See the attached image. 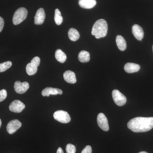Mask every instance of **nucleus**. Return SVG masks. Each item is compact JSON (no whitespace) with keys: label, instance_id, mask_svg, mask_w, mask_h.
<instances>
[{"label":"nucleus","instance_id":"17","mask_svg":"<svg viewBox=\"0 0 153 153\" xmlns=\"http://www.w3.org/2000/svg\"><path fill=\"white\" fill-rule=\"evenodd\" d=\"M78 60L82 63H87L90 60V54L89 52L84 50L79 52L78 56Z\"/></svg>","mask_w":153,"mask_h":153},{"label":"nucleus","instance_id":"10","mask_svg":"<svg viewBox=\"0 0 153 153\" xmlns=\"http://www.w3.org/2000/svg\"><path fill=\"white\" fill-rule=\"evenodd\" d=\"M45 17L46 14L44 9L42 8L38 9L34 17L35 24L36 25H42L45 21Z\"/></svg>","mask_w":153,"mask_h":153},{"label":"nucleus","instance_id":"1","mask_svg":"<svg viewBox=\"0 0 153 153\" xmlns=\"http://www.w3.org/2000/svg\"><path fill=\"white\" fill-rule=\"evenodd\" d=\"M127 126L134 132L149 131L153 128V117L134 118L128 122Z\"/></svg>","mask_w":153,"mask_h":153},{"label":"nucleus","instance_id":"22","mask_svg":"<svg viewBox=\"0 0 153 153\" xmlns=\"http://www.w3.org/2000/svg\"><path fill=\"white\" fill-rule=\"evenodd\" d=\"M12 66V63L10 61H7L0 63V72H3L10 68Z\"/></svg>","mask_w":153,"mask_h":153},{"label":"nucleus","instance_id":"14","mask_svg":"<svg viewBox=\"0 0 153 153\" xmlns=\"http://www.w3.org/2000/svg\"><path fill=\"white\" fill-rule=\"evenodd\" d=\"M97 2L96 0H79V4L83 9H90L95 7Z\"/></svg>","mask_w":153,"mask_h":153},{"label":"nucleus","instance_id":"11","mask_svg":"<svg viewBox=\"0 0 153 153\" xmlns=\"http://www.w3.org/2000/svg\"><path fill=\"white\" fill-rule=\"evenodd\" d=\"M132 33L133 35L138 41H141L144 37L143 30V28L137 25H134L132 27Z\"/></svg>","mask_w":153,"mask_h":153},{"label":"nucleus","instance_id":"23","mask_svg":"<svg viewBox=\"0 0 153 153\" xmlns=\"http://www.w3.org/2000/svg\"><path fill=\"white\" fill-rule=\"evenodd\" d=\"M66 153H75L76 147L72 144H68L66 148Z\"/></svg>","mask_w":153,"mask_h":153},{"label":"nucleus","instance_id":"31","mask_svg":"<svg viewBox=\"0 0 153 153\" xmlns=\"http://www.w3.org/2000/svg\"><path fill=\"white\" fill-rule=\"evenodd\" d=\"M138 153H148L146 152H140Z\"/></svg>","mask_w":153,"mask_h":153},{"label":"nucleus","instance_id":"32","mask_svg":"<svg viewBox=\"0 0 153 153\" xmlns=\"http://www.w3.org/2000/svg\"></svg>","mask_w":153,"mask_h":153},{"label":"nucleus","instance_id":"3","mask_svg":"<svg viewBox=\"0 0 153 153\" xmlns=\"http://www.w3.org/2000/svg\"><path fill=\"white\" fill-rule=\"evenodd\" d=\"M28 12L24 7L18 9L15 12L13 17V22L14 25H18L25 21L27 16Z\"/></svg>","mask_w":153,"mask_h":153},{"label":"nucleus","instance_id":"9","mask_svg":"<svg viewBox=\"0 0 153 153\" xmlns=\"http://www.w3.org/2000/svg\"><path fill=\"white\" fill-rule=\"evenodd\" d=\"M22 123L18 120H13L10 121L7 126V130L9 134H12L21 127Z\"/></svg>","mask_w":153,"mask_h":153},{"label":"nucleus","instance_id":"8","mask_svg":"<svg viewBox=\"0 0 153 153\" xmlns=\"http://www.w3.org/2000/svg\"><path fill=\"white\" fill-rule=\"evenodd\" d=\"M30 87L29 83L27 82H21L16 81L14 84V89L17 93L22 94L25 93Z\"/></svg>","mask_w":153,"mask_h":153},{"label":"nucleus","instance_id":"7","mask_svg":"<svg viewBox=\"0 0 153 153\" xmlns=\"http://www.w3.org/2000/svg\"><path fill=\"white\" fill-rule=\"evenodd\" d=\"M25 108V104L19 100H14L9 105V109L13 112H22Z\"/></svg>","mask_w":153,"mask_h":153},{"label":"nucleus","instance_id":"27","mask_svg":"<svg viewBox=\"0 0 153 153\" xmlns=\"http://www.w3.org/2000/svg\"><path fill=\"white\" fill-rule=\"evenodd\" d=\"M4 25V21L2 17H0V33L2 31Z\"/></svg>","mask_w":153,"mask_h":153},{"label":"nucleus","instance_id":"4","mask_svg":"<svg viewBox=\"0 0 153 153\" xmlns=\"http://www.w3.org/2000/svg\"><path fill=\"white\" fill-rule=\"evenodd\" d=\"M53 117L55 120L62 123H68L71 121V117L68 113L63 110H58L54 112Z\"/></svg>","mask_w":153,"mask_h":153},{"label":"nucleus","instance_id":"18","mask_svg":"<svg viewBox=\"0 0 153 153\" xmlns=\"http://www.w3.org/2000/svg\"><path fill=\"white\" fill-rule=\"evenodd\" d=\"M55 57L56 60L61 63H64L67 59L65 53L60 49L56 50L55 53Z\"/></svg>","mask_w":153,"mask_h":153},{"label":"nucleus","instance_id":"26","mask_svg":"<svg viewBox=\"0 0 153 153\" xmlns=\"http://www.w3.org/2000/svg\"><path fill=\"white\" fill-rule=\"evenodd\" d=\"M81 153H92V148L90 146H87L82 150Z\"/></svg>","mask_w":153,"mask_h":153},{"label":"nucleus","instance_id":"2","mask_svg":"<svg viewBox=\"0 0 153 153\" xmlns=\"http://www.w3.org/2000/svg\"><path fill=\"white\" fill-rule=\"evenodd\" d=\"M107 23L104 19L97 20L94 23L91 31V34L97 39L105 37L107 34Z\"/></svg>","mask_w":153,"mask_h":153},{"label":"nucleus","instance_id":"28","mask_svg":"<svg viewBox=\"0 0 153 153\" xmlns=\"http://www.w3.org/2000/svg\"><path fill=\"white\" fill-rule=\"evenodd\" d=\"M57 153H64L63 149L61 147L58 148L57 151Z\"/></svg>","mask_w":153,"mask_h":153},{"label":"nucleus","instance_id":"29","mask_svg":"<svg viewBox=\"0 0 153 153\" xmlns=\"http://www.w3.org/2000/svg\"><path fill=\"white\" fill-rule=\"evenodd\" d=\"M56 89H57V92H58V94H63V91L61 89L57 88H56Z\"/></svg>","mask_w":153,"mask_h":153},{"label":"nucleus","instance_id":"24","mask_svg":"<svg viewBox=\"0 0 153 153\" xmlns=\"http://www.w3.org/2000/svg\"><path fill=\"white\" fill-rule=\"evenodd\" d=\"M7 91L6 89L0 90V102L4 100L7 97Z\"/></svg>","mask_w":153,"mask_h":153},{"label":"nucleus","instance_id":"20","mask_svg":"<svg viewBox=\"0 0 153 153\" xmlns=\"http://www.w3.org/2000/svg\"><path fill=\"white\" fill-rule=\"evenodd\" d=\"M38 71V67L31 63L27 64L26 71L29 75H33L36 74Z\"/></svg>","mask_w":153,"mask_h":153},{"label":"nucleus","instance_id":"12","mask_svg":"<svg viewBox=\"0 0 153 153\" xmlns=\"http://www.w3.org/2000/svg\"><path fill=\"white\" fill-rule=\"evenodd\" d=\"M63 78L66 82L71 84H74L76 82L75 73L70 70H67L64 72Z\"/></svg>","mask_w":153,"mask_h":153},{"label":"nucleus","instance_id":"15","mask_svg":"<svg viewBox=\"0 0 153 153\" xmlns=\"http://www.w3.org/2000/svg\"><path fill=\"white\" fill-rule=\"evenodd\" d=\"M117 45L118 49L122 51H124L126 49V42L125 39L123 36L118 35L117 36L116 39Z\"/></svg>","mask_w":153,"mask_h":153},{"label":"nucleus","instance_id":"16","mask_svg":"<svg viewBox=\"0 0 153 153\" xmlns=\"http://www.w3.org/2000/svg\"><path fill=\"white\" fill-rule=\"evenodd\" d=\"M68 36L71 41H76L79 39L80 35L78 31L74 28H71L68 31Z\"/></svg>","mask_w":153,"mask_h":153},{"label":"nucleus","instance_id":"13","mask_svg":"<svg viewBox=\"0 0 153 153\" xmlns=\"http://www.w3.org/2000/svg\"><path fill=\"white\" fill-rule=\"evenodd\" d=\"M140 66L134 63H128L124 66V70L127 73H132L139 71Z\"/></svg>","mask_w":153,"mask_h":153},{"label":"nucleus","instance_id":"19","mask_svg":"<svg viewBox=\"0 0 153 153\" xmlns=\"http://www.w3.org/2000/svg\"><path fill=\"white\" fill-rule=\"evenodd\" d=\"M42 96L44 97H49L50 94L51 95H57L58 94L56 88H53L52 87H47L44 88V90L42 91L41 93Z\"/></svg>","mask_w":153,"mask_h":153},{"label":"nucleus","instance_id":"5","mask_svg":"<svg viewBox=\"0 0 153 153\" xmlns=\"http://www.w3.org/2000/svg\"><path fill=\"white\" fill-rule=\"evenodd\" d=\"M112 96L114 101L118 106H123L126 102L127 99L125 96L117 89L113 91Z\"/></svg>","mask_w":153,"mask_h":153},{"label":"nucleus","instance_id":"25","mask_svg":"<svg viewBox=\"0 0 153 153\" xmlns=\"http://www.w3.org/2000/svg\"><path fill=\"white\" fill-rule=\"evenodd\" d=\"M40 62H41L40 58L38 57H35L32 59L30 63L38 67L40 65Z\"/></svg>","mask_w":153,"mask_h":153},{"label":"nucleus","instance_id":"21","mask_svg":"<svg viewBox=\"0 0 153 153\" xmlns=\"http://www.w3.org/2000/svg\"><path fill=\"white\" fill-rule=\"evenodd\" d=\"M54 19L55 23L57 25H61L63 22V18L61 16V13L59 9H56L55 10Z\"/></svg>","mask_w":153,"mask_h":153},{"label":"nucleus","instance_id":"6","mask_svg":"<svg viewBox=\"0 0 153 153\" xmlns=\"http://www.w3.org/2000/svg\"><path fill=\"white\" fill-rule=\"evenodd\" d=\"M97 124L101 129L104 131H107L109 130L108 121L104 114L100 113L97 116Z\"/></svg>","mask_w":153,"mask_h":153},{"label":"nucleus","instance_id":"30","mask_svg":"<svg viewBox=\"0 0 153 153\" xmlns=\"http://www.w3.org/2000/svg\"><path fill=\"white\" fill-rule=\"evenodd\" d=\"M2 125V122L1 120V119H0V128L1 127V126Z\"/></svg>","mask_w":153,"mask_h":153}]
</instances>
